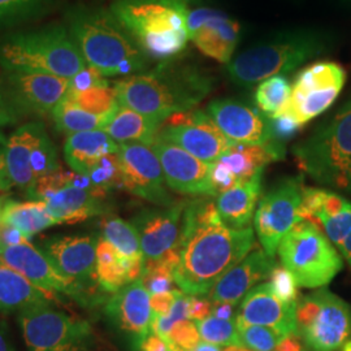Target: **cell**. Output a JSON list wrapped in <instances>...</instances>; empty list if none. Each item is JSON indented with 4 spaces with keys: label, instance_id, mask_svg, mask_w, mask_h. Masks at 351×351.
Listing matches in <instances>:
<instances>
[{
    "label": "cell",
    "instance_id": "obj_36",
    "mask_svg": "<svg viewBox=\"0 0 351 351\" xmlns=\"http://www.w3.org/2000/svg\"><path fill=\"white\" fill-rule=\"evenodd\" d=\"M291 85L282 75H274L258 84L255 103L261 112L268 119H275L288 103Z\"/></svg>",
    "mask_w": 351,
    "mask_h": 351
},
{
    "label": "cell",
    "instance_id": "obj_59",
    "mask_svg": "<svg viewBox=\"0 0 351 351\" xmlns=\"http://www.w3.org/2000/svg\"><path fill=\"white\" fill-rule=\"evenodd\" d=\"M168 351H176V350H172V349H169V350H168Z\"/></svg>",
    "mask_w": 351,
    "mask_h": 351
},
{
    "label": "cell",
    "instance_id": "obj_56",
    "mask_svg": "<svg viewBox=\"0 0 351 351\" xmlns=\"http://www.w3.org/2000/svg\"><path fill=\"white\" fill-rule=\"evenodd\" d=\"M7 137H5V136H4V134H3V133H1V132H0V146H1V147H4V146H5V143H7Z\"/></svg>",
    "mask_w": 351,
    "mask_h": 351
},
{
    "label": "cell",
    "instance_id": "obj_44",
    "mask_svg": "<svg viewBox=\"0 0 351 351\" xmlns=\"http://www.w3.org/2000/svg\"><path fill=\"white\" fill-rule=\"evenodd\" d=\"M269 277H271L269 287L280 301L285 302V303H295L297 302V295H298L297 287L298 285H297L293 275L284 265L282 267L275 265Z\"/></svg>",
    "mask_w": 351,
    "mask_h": 351
},
{
    "label": "cell",
    "instance_id": "obj_51",
    "mask_svg": "<svg viewBox=\"0 0 351 351\" xmlns=\"http://www.w3.org/2000/svg\"><path fill=\"white\" fill-rule=\"evenodd\" d=\"M12 182L10 180L7 163H5V154L4 147L0 149V191H7L12 188Z\"/></svg>",
    "mask_w": 351,
    "mask_h": 351
},
{
    "label": "cell",
    "instance_id": "obj_6",
    "mask_svg": "<svg viewBox=\"0 0 351 351\" xmlns=\"http://www.w3.org/2000/svg\"><path fill=\"white\" fill-rule=\"evenodd\" d=\"M0 66L4 72L45 73L72 80L88 65L66 26L47 25L3 38Z\"/></svg>",
    "mask_w": 351,
    "mask_h": 351
},
{
    "label": "cell",
    "instance_id": "obj_8",
    "mask_svg": "<svg viewBox=\"0 0 351 351\" xmlns=\"http://www.w3.org/2000/svg\"><path fill=\"white\" fill-rule=\"evenodd\" d=\"M277 252L302 288H322L342 269V259L333 243L307 221L293 226L280 242Z\"/></svg>",
    "mask_w": 351,
    "mask_h": 351
},
{
    "label": "cell",
    "instance_id": "obj_50",
    "mask_svg": "<svg viewBox=\"0 0 351 351\" xmlns=\"http://www.w3.org/2000/svg\"><path fill=\"white\" fill-rule=\"evenodd\" d=\"M275 351H304V349L302 345L301 337L297 333H293L282 337Z\"/></svg>",
    "mask_w": 351,
    "mask_h": 351
},
{
    "label": "cell",
    "instance_id": "obj_37",
    "mask_svg": "<svg viewBox=\"0 0 351 351\" xmlns=\"http://www.w3.org/2000/svg\"><path fill=\"white\" fill-rule=\"evenodd\" d=\"M77 107L94 114L108 116L114 112L119 106L114 86L104 85L86 90H71L65 95Z\"/></svg>",
    "mask_w": 351,
    "mask_h": 351
},
{
    "label": "cell",
    "instance_id": "obj_25",
    "mask_svg": "<svg viewBox=\"0 0 351 351\" xmlns=\"http://www.w3.org/2000/svg\"><path fill=\"white\" fill-rule=\"evenodd\" d=\"M295 303L280 301L269 284L251 289L245 295L237 317L254 326L271 328L282 336L297 333Z\"/></svg>",
    "mask_w": 351,
    "mask_h": 351
},
{
    "label": "cell",
    "instance_id": "obj_34",
    "mask_svg": "<svg viewBox=\"0 0 351 351\" xmlns=\"http://www.w3.org/2000/svg\"><path fill=\"white\" fill-rule=\"evenodd\" d=\"M51 114L56 128L69 136L81 132L103 130L112 116H99L88 112L77 107L75 103L69 101L66 97L55 107Z\"/></svg>",
    "mask_w": 351,
    "mask_h": 351
},
{
    "label": "cell",
    "instance_id": "obj_2",
    "mask_svg": "<svg viewBox=\"0 0 351 351\" xmlns=\"http://www.w3.org/2000/svg\"><path fill=\"white\" fill-rule=\"evenodd\" d=\"M213 80L198 64L165 60L152 71L128 75L114 84L119 104L165 121L189 112L213 90Z\"/></svg>",
    "mask_w": 351,
    "mask_h": 351
},
{
    "label": "cell",
    "instance_id": "obj_47",
    "mask_svg": "<svg viewBox=\"0 0 351 351\" xmlns=\"http://www.w3.org/2000/svg\"><path fill=\"white\" fill-rule=\"evenodd\" d=\"M20 113L14 110L0 85V128L13 125L19 121Z\"/></svg>",
    "mask_w": 351,
    "mask_h": 351
},
{
    "label": "cell",
    "instance_id": "obj_35",
    "mask_svg": "<svg viewBox=\"0 0 351 351\" xmlns=\"http://www.w3.org/2000/svg\"><path fill=\"white\" fill-rule=\"evenodd\" d=\"M59 0H0V29L20 25L50 13Z\"/></svg>",
    "mask_w": 351,
    "mask_h": 351
},
{
    "label": "cell",
    "instance_id": "obj_15",
    "mask_svg": "<svg viewBox=\"0 0 351 351\" xmlns=\"http://www.w3.org/2000/svg\"><path fill=\"white\" fill-rule=\"evenodd\" d=\"M158 137L188 151L206 163L216 162L232 143L213 123L208 113L189 111L169 116Z\"/></svg>",
    "mask_w": 351,
    "mask_h": 351
},
{
    "label": "cell",
    "instance_id": "obj_21",
    "mask_svg": "<svg viewBox=\"0 0 351 351\" xmlns=\"http://www.w3.org/2000/svg\"><path fill=\"white\" fill-rule=\"evenodd\" d=\"M151 147L158 155L165 182L172 190L188 195H217L211 182V163L159 137Z\"/></svg>",
    "mask_w": 351,
    "mask_h": 351
},
{
    "label": "cell",
    "instance_id": "obj_22",
    "mask_svg": "<svg viewBox=\"0 0 351 351\" xmlns=\"http://www.w3.org/2000/svg\"><path fill=\"white\" fill-rule=\"evenodd\" d=\"M220 132L234 145H264L274 138L271 119L233 99H216L207 110Z\"/></svg>",
    "mask_w": 351,
    "mask_h": 351
},
{
    "label": "cell",
    "instance_id": "obj_18",
    "mask_svg": "<svg viewBox=\"0 0 351 351\" xmlns=\"http://www.w3.org/2000/svg\"><path fill=\"white\" fill-rule=\"evenodd\" d=\"M121 184L133 195L159 207L172 206L165 189V177L158 155L151 146L142 143H123L119 147Z\"/></svg>",
    "mask_w": 351,
    "mask_h": 351
},
{
    "label": "cell",
    "instance_id": "obj_48",
    "mask_svg": "<svg viewBox=\"0 0 351 351\" xmlns=\"http://www.w3.org/2000/svg\"><path fill=\"white\" fill-rule=\"evenodd\" d=\"M141 351H168L169 346L167 343L165 339H162L160 336L155 335V333H150L146 339L142 342Z\"/></svg>",
    "mask_w": 351,
    "mask_h": 351
},
{
    "label": "cell",
    "instance_id": "obj_29",
    "mask_svg": "<svg viewBox=\"0 0 351 351\" xmlns=\"http://www.w3.org/2000/svg\"><path fill=\"white\" fill-rule=\"evenodd\" d=\"M262 175L254 176L217 195L216 207L221 221L230 229H243L250 224L252 213L261 195Z\"/></svg>",
    "mask_w": 351,
    "mask_h": 351
},
{
    "label": "cell",
    "instance_id": "obj_23",
    "mask_svg": "<svg viewBox=\"0 0 351 351\" xmlns=\"http://www.w3.org/2000/svg\"><path fill=\"white\" fill-rule=\"evenodd\" d=\"M150 298V293L139 278L114 293L106 304V314L111 323L138 349L151 333L154 314Z\"/></svg>",
    "mask_w": 351,
    "mask_h": 351
},
{
    "label": "cell",
    "instance_id": "obj_24",
    "mask_svg": "<svg viewBox=\"0 0 351 351\" xmlns=\"http://www.w3.org/2000/svg\"><path fill=\"white\" fill-rule=\"evenodd\" d=\"M184 203L147 210L133 217L132 224L137 229L145 261H158L172 250L180 239Z\"/></svg>",
    "mask_w": 351,
    "mask_h": 351
},
{
    "label": "cell",
    "instance_id": "obj_20",
    "mask_svg": "<svg viewBox=\"0 0 351 351\" xmlns=\"http://www.w3.org/2000/svg\"><path fill=\"white\" fill-rule=\"evenodd\" d=\"M189 39L207 58L228 64L241 39L239 21L213 8H195L188 13Z\"/></svg>",
    "mask_w": 351,
    "mask_h": 351
},
{
    "label": "cell",
    "instance_id": "obj_19",
    "mask_svg": "<svg viewBox=\"0 0 351 351\" xmlns=\"http://www.w3.org/2000/svg\"><path fill=\"white\" fill-rule=\"evenodd\" d=\"M0 85L20 114H47L65 98L71 80L45 73L4 72Z\"/></svg>",
    "mask_w": 351,
    "mask_h": 351
},
{
    "label": "cell",
    "instance_id": "obj_30",
    "mask_svg": "<svg viewBox=\"0 0 351 351\" xmlns=\"http://www.w3.org/2000/svg\"><path fill=\"white\" fill-rule=\"evenodd\" d=\"M163 123L160 119L119 104L103 130L119 145L142 143L151 146L158 137Z\"/></svg>",
    "mask_w": 351,
    "mask_h": 351
},
{
    "label": "cell",
    "instance_id": "obj_57",
    "mask_svg": "<svg viewBox=\"0 0 351 351\" xmlns=\"http://www.w3.org/2000/svg\"><path fill=\"white\" fill-rule=\"evenodd\" d=\"M342 351H351V341H348L343 346H342Z\"/></svg>",
    "mask_w": 351,
    "mask_h": 351
},
{
    "label": "cell",
    "instance_id": "obj_52",
    "mask_svg": "<svg viewBox=\"0 0 351 351\" xmlns=\"http://www.w3.org/2000/svg\"><path fill=\"white\" fill-rule=\"evenodd\" d=\"M213 316L223 319V320H232L234 316V306L229 303H219L213 304Z\"/></svg>",
    "mask_w": 351,
    "mask_h": 351
},
{
    "label": "cell",
    "instance_id": "obj_9",
    "mask_svg": "<svg viewBox=\"0 0 351 351\" xmlns=\"http://www.w3.org/2000/svg\"><path fill=\"white\" fill-rule=\"evenodd\" d=\"M297 335L314 351H339L351 341V307L328 289L297 302Z\"/></svg>",
    "mask_w": 351,
    "mask_h": 351
},
{
    "label": "cell",
    "instance_id": "obj_45",
    "mask_svg": "<svg viewBox=\"0 0 351 351\" xmlns=\"http://www.w3.org/2000/svg\"><path fill=\"white\" fill-rule=\"evenodd\" d=\"M184 294L182 290L175 289L172 291H167V293H159V294H152L151 295V310L154 316H164L168 314L172 307L175 306L176 301L178 300V297Z\"/></svg>",
    "mask_w": 351,
    "mask_h": 351
},
{
    "label": "cell",
    "instance_id": "obj_53",
    "mask_svg": "<svg viewBox=\"0 0 351 351\" xmlns=\"http://www.w3.org/2000/svg\"><path fill=\"white\" fill-rule=\"evenodd\" d=\"M339 251H341L342 256L346 259V262L351 267V232L350 234L342 242V245L339 246Z\"/></svg>",
    "mask_w": 351,
    "mask_h": 351
},
{
    "label": "cell",
    "instance_id": "obj_17",
    "mask_svg": "<svg viewBox=\"0 0 351 351\" xmlns=\"http://www.w3.org/2000/svg\"><path fill=\"white\" fill-rule=\"evenodd\" d=\"M95 236H53L42 243L43 251L52 264L73 280L88 293L91 304L101 301L91 293L101 288L97 276V245Z\"/></svg>",
    "mask_w": 351,
    "mask_h": 351
},
{
    "label": "cell",
    "instance_id": "obj_43",
    "mask_svg": "<svg viewBox=\"0 0 351 351\" xmlns=\"http://www.w3.org/2000/svg\"><path fill=\"white\" fill-rule=\"evenodd\" d=\"M189 300L190 295H186L185 293L178 297L176 301L175 306L172 310L164 316H154L152 323H151V333H155L160 336L162 339H167L171 329L180 322L189 319L188 308Z\"/></svg>",
    "mask_w": 351,
    "mask_h": 351
},
{
    "label": "cell",
    "instance_id": "obj_4",
    "mask_svg": "<svg viewBox=\"0 0 351 351\" xmlns=\"http://www.w3.org/2000/svg\"><path fill=\"white\" fill-rule=\"evenodd\" d=\"M335 37L323 29L298 27L284 30L255 42L226 64L229 80L243 88L298 69L303 64L332 50Z\"/></svg>",
    "mask_w": 351,
    "mask_h": 351
},
{
    "label": "cell",
    "instance_id": "obj_40",
    "mask_svg": "<svg viewBox=\"0 0 351 351\" xmlns=\"http://www.w3.org/2000/svg\"><path fill=\"white\" fill-rule=\"evenodd\" d=\"M93 185V188L99 191L103 195L107 194L108 190L123 186L121 184V168L117 154L107 155L97 164L86 176Z\"/></svg>",
    "mask_w": 351,
    "mask_h": 351
},
{
    "label": "cell",
    "instance_id": "obj_46",
    "mask_svg": "<svg viewBox=\"0 0 351 351\" xmlns=\"http://www.w3.org/2000/svg\"><path fill=\"white\" fill-rule=\"evenodd\" d=\"M213 302L208 298H199V297H193L190 295L189 300L188 314L189 319L198 323L213 314Z\"/></svg>",
    "mask_w": 351,
    "mask_h": 351
},
{
    "label": "cell",
    "instance_id": "obj_5",
    "mask_svg": "<svg viewBox=\"0 0 351 351\" xmlns=\"http://www.w3.org/2000/svg\"><path fill=\"white\" fill-rule=\"evenodd\" d=\"M150 60H171L186 49L189 7L164 0H114L108 8Z\"/></svg>",
    "mask_w": 351,
    "mask_h": 351
},
{
    "label": "cell",
    "instance_id": "obj_54",
    "mask_svg": "<svg viewBox=\"0 0 351 351\" xmlns=\"http://www.w3.org/2000/svg\"><path fill=\"white\" fill-rule=\"evenodd\" d=\"M191 351H221V349L216 345H211V343H207V342H201L194 350Z\"/></svg>",
    "mask_w": 351,
    "mask_h": 351
},
{
    "label": "cell",
    "instance_id": "obj_58",
    "mask_svg": "<svg viewBox=\"0 0 351 351\" xmlns=\"http://www.w3.org/2000/svg\"><path fill=\"white\" fill-rule=\"evenodd\" d=\"M342 1H345L348 5H350L351 7V0H342Z\"/></svg>",
    "mask_w": 351,
    "mask_h": 351
},
{
    "label": "cell",
    "instance_id": "obj_55",
    "mask_svg": "<svg viewBox=\"0 0 351 351\" xmlns=\"http://www.w3.org/2000/svg\"><path fill=\"white\" fill-rule=\"evenodd\" d=\"M164 1H176V3H181V4H185L189 7V5H199L204 0H164Z\"/></svg>",
    "mask_w": 351,
    "mask_h": 351
},
{
    "label": "cell",
    "instance_id": "obj_42",
    "mask_svg": "<svg viewBox=\"0 0 351 351\" xmlns=\"http://www.w3.org/2000/svg\"><path fill=\"white\" fill-rule=\"evenodd\" d=\"M167 343L169 349L176 351L194 350L201 343V335L197 323L186 319L177 323L169 332L167 337Z\"/></svg>",
    "mask_w": 351,
    "mask_h": 351
},
{
    "label": "cell",
    "instance_id": "obj_26",
    "mask_svg": "<svg viewBox=\"0 0 351 351\" xmlns=\"http://www.w3.org/2000/svg\"><path fill=\"white\" fill-rule=\"evenodd\" d=\"M274 267L275 258L267 255L265 251L249 252L216 284L208 294V300L213 304L229 303L236 306L255 284L271 275Z\"/></svg>",
    "mask_w": 351,
    "mask_h": 351
},
{
    "label": "cell",
    "instance_id": "obj_7",
    "mask_svg": "<svg viewBox=\"0 0 351 351\" xmlns=\"http://www.w3.org/2000/svg\"><path fill=\"white\" fill-rule=\"evenodd\" d=\"M293 154L302 172L319 184L351 191V101Z\"/></svg>",
    "mask_w": 351,
    "mask_h": 351
},
{
    "label": "cell",
    "instance_id": "obj_38",
    "mask_svg": "<svg viewBox=\"0 0 351 351\" xmlns=\"http://www.w3.org/2000/svg\"><path fill=\"white\" fill-rule=\"evenodd\" d=\"M197 326L203 342L213 343L220 348L242 346L236 320H223L211 315L207 319L198 322Z\"/></svg>",
    "mask_w": 351,
    "mask_h": 351
},
{
    "label": "cell",
    "instance_id": "obj_27",
    "mask_svg": "<svg viewBox=\"0 0 351 351\" xmlns=\"http://www.w3.org/2000/svg\"><path fill=\"white\" fill-rule=\"evenodd\" d=\"M120 145L104 130L81 132L69 136L64 145V159L72 172L88 176L107 155L119 152Z\"/></svg>",
    "mask_w": 351,
    "mask_h": 351
},
{
    "label": "cell",
    "instance_id": "obj_31",
    "mask_svg": "<svg viewBox=\"0 0 351 351\" xmlns=\"http://www.w3.org/2000/svg\"><path fill=\"white\" fill-rule=\"evenodd\" d=\"M101 233L125 262L130 282L139 280L143 274L145 256L134 226L120 217H111L103 223Z\"/></svg>",
    "mask_w": 351,
    "mask_h": 351
},
{
    "label": "cell",
    "instance_id": "obj_14",
    "mask_svg": "<svg viewBox=\"0 0 351 351\" xmlns=\"http://www.w3.org/2000/svg\"><path fill=\"white\" fill-rule=\"evenodd\" d=\"M303 184L300 178H290L269 191L259 203L255 213V232L264 251L275 258L280 242L300 223Z\"/></svg>",
    "mask_w": 351,
    "mask_h": 351
},
{
    "label": "cell",
    "instance_id": "obj_11",
    "mask_svg": "<svg viewBox=\"0 0 351 351\" xmlns=\"http://www.w3.org/2000/svg\"><path fill=\"white\" fill-rule=\"evenodd\" d=\"M27 351H86L93 339L88 322L59 311L52 304L19 313Z\"/></svg>",
    "mask_w": 351,
    "mask_h": 351
},
{
    "label": "cell",
    "instance_id": "obj_49",
    "mask_svg": "<svg viewBox=\"0 0 351 351\" xmlns=\"http://www.w3.org/2000/svg\"><path fill=\"white\" fill-rule=\"evenodd\" d=\"M0 351H16L11 329L5 319L0 317Z\"/></svg>",
    "mask_w": 351,
    "mask_h": 351
},
{
    "label": "cell",
    "instance_id": "obj_1",
    "mask_svg": "<svg viewBox=\"0 0 351 351\" xmlns=\"http://www.w3.org/2000/svg\"><path fill=\"white\" fill-rule=\"evenodd\" d=\"M180 263L173 278L186 295H208L216 284L254 247V230L230 229L223 223H199L186 206L175 246Z\"/></svg>",
    "mask_w": 351,
    "mask_h": 351
},
{
    "label": "cell",
    "instance_id": "obj_33",
    "mask_svg": "<svg viewBox=\"0 0 351 351\" xmlns=\"http://www.w3.org/2000/svg\"><path fill=\"white\" fill-rule=\"evenodd\" d=\"M97 276L106 293L114 294L130 284L125 262L104 239H99L97 245Z\"/></svg>",
    "mask_w": 351,
    "mask_h": 351
},
{
    "label": "cell",
    "instance_id": "obj_12",
    "mask_svg": "<svg viewBox=\"0 0 351 351\" xmlns=\"http://www.w3.org/2000/svg\"><path fill=\"white\" fill-rule=\"evenodd\" d=\"M5 163L13 186L26 191L60 168L58 150L39 121L17 128L4 146Z\"/></svg>",
    "mask_w": 351,
    "mask_h": 351
},
{
    "label": "cell",
    "instance_id": "obj_10",
    "mask_svg": "<svg viewBox=\"0 0 351 351\" xmlns=\"http://www.w3.org/2000/svg\"><path fill=\"white\" fill-rule=\"evenodd\" d=\"M27 197L45 202L58 224H75L101 215L106 198L93 188L86 176L63 168L40 178Z\"/></svg>",
    "mask_w": 351,
    "mask_h": 351
},
{
    "label": "cell",
    "instance_id": "obj_39",
    "mask_svg": "<svg viewBox=\"0 0 351 351\" xmlns=\"http://www.w3.org/2000/svg\"><path fill=\"white\" fill-rule=\"evenodd\" d=\"M236 326L242 346L252 351H275L278 342L285 337L271 328L249 324L239 317H236Z\"/></svg>",
    "mask_w": 351,
    "mask_h": 351
},
{
    "label": "cell",
    "instance_id": "obj_16",
    "mask_svg": "<svg viewBox=\"0 0 351 351\" xmlns=\"http://www.w3.org/2000/svg\"><path fill=\"white\" fill-rule=\"evenodd\" d=\"M0 261L26 277L38 288L55 295H69L84 306L91 304L88 293L62 274L47 255L29 241L12 246H0Z\"/></svg>",
    "mask_w": 351,
    "mask_h": 351
},
{
    "label": "cell",
    "instance_id": "obj_28",
    "mask_svg": "<svg viewBox=\"0 0 351 351\" xmlns=\"http://www.w3.org/2000/svg\"><path fill=\"white\" fill-rule=\"evenodd\" d=\"M59 302L58 297L38 288L26 277L0 261V313L23 311Z\"/></svg>",
    "mask_w": 351,
    "mask_h": 351
},
{
    "label": "cell",
    "instance_id": "obj_32",
    "mask_svg": "<svg viewBox=\"0 0 351 351\" xmlns=\"http://www.w3.org/2000/svg\"><path fill=\"white\" fill-rule=\"evenodd\" d=\"M0 221L19 230L27 241L58 224L42 201L3 202L0 203Z\"/></svg>",
    "mask_w": 351,
    "mask_h": 351
},
{
    "label": "cell",
    "instance_id": "obj_13",
    "mask_svg": "<svg viewBox=\"0 0 351 351\" xmlns=\"http://www.w3.org/2000/svg\"><path fill=\"white\" fill-rule=\"evenodd\" d=\"M346 82V71L335 62H317L302 69L291 86V94L282 111L301 128L315 117L326 112L339 98Z\"/></svg>",
    "mask_w": 351,
    "mask_h": 351
},
{
    "label": "cell",
    "instance_id": "obj_3",
    "mask_svg": "<svg viewBox=\"0 0 351 351\" xmlns=\"http://www.w3.org/2000/svg\"><path fill=\"white\" fill-rule=\"evenodd\" d=\"M65 23L86 65L106 78L147 69L150 59L110 10L73 5L65 13Z\"/></svg>",
    "mask_w": 351,
    "mask_h": 351
},
{
    "label": "cell",
    "instance_id": "obj_41",
    "mask_svg": "<svg viewBox=\"0 0 351 351\" xmlns=\"http://www.w3.org/2000/svg\"><path fill=\"white\" fill-rule=\"evenodd\" d=\"M319 230L326 234L337 249L351 232V203L346 201L337 213L319 219Z\"/></svg>",
    "mask_w": 351,
    "mask_h": 351
}]
</instances>
